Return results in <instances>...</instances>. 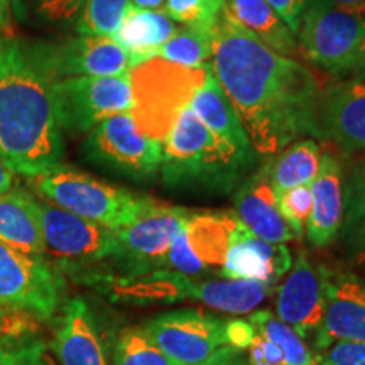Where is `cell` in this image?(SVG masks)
I'll use <instances>...</instances> for the list:
<instances>
[{
	"instance_id": "cell-1",
	"label": "cell",
	"mask_w": 365,
	"mask_h": 365,
	"mask_svg": "<svg viewBox=\"0 0 365 365\" xmlns=\"http://www.w3.org/2000/svg\"><path fill=\"white\" fill-rule=\"evenodd\" d=\"M210 65L257 156L272 158L307 137L317 140V76L242 29L225 9L213 31Z\"/></svg>"
},
{
	"instance_id": "cell-2",
	"label": "cell",
	"mask_w": 365,
	"mask_h": 365,
	"mask_svg": "<svg viewBox=\"0 0 365 365\" xmlns=\"http://www.w3.org/2000/svg\"><path fill=\"white\" fill-rule=\"evenodd\" d=\"M56 75L43 43L6 36L0 43V161L38 178L61 164L63 130L54 107Z\"/></svg>"
},
{
	"instance_id": "cell-3",
	"label": "cell",
	"mask_w": 365,
	"mask_h": 365,
	"mask_svg": "<svg viewBox=\"0 0 365 365\" xmlns=\"http://www.w3.org/2000/svg\"><path fill=\"white\" fill-rule=\"evenodd\" d=\"M249 168L200 122L190 105L163 140L161 175L170 188L227 193Z\"/></svg>"
},
{
	"instance_id": "cell-4",
	"label": "cell",
	"mask_w": 365,
	"mask_h": 365,
	"mask_svg": "<svg viewBox=\"0 0 365 365\" xmlns=\"http://www.w3.org/2000/svg\"><path fill=\"white\" fill-rule=\"evenodd\" d=\"M207 70L208 65L202 70H191L158 56L130 68L129 113L139 130L163 144L178 115L188 107L195 91L203 85Z\"/></svg>"
},
{
	"instance_id": "cell-5",
	"label": "cell",
	"mask_w": 365,
	"mask_h": 365,
	"mask_svg": "<svg viewBox=\"0 0 365 365\" xmlns=\"http://www.w3.org/2000/svg\"><path fill=\"white\" fill-rule=\"evenodd\" d=\"M33 181L36 191L46 202L110 230L129 225L148 198L108 185L63 163L33 178Z\"/></svg>"
},
{
	"instance_id": "cell-6",
	"label": "cell",
	"mask_w": 365,
	"mask_h": 365,
	"mask_svg": "<svg viewBox=\"0 0 365 365\" xmlns=\"http://www.w3.org/2000/svg\"><path fill=\"white\" fill-rule=\"evenodd\" d=\"M296 38L301 53L314 66L330 75H349L365 51V11H349L313 0Z\"/></svg>"
},
{
	"instance_id": "cell-7",
	"label": "cell",
	"mask_w": 365,
	"mask_h": 365,
	"mask_svg": "<svg viewBox=\"0 0 365 365\" xmlns=\"http://www.w3.org/2000/svg\"><path fill=\"white\" fill-rule=\"evenodd\" d=\"M86 161L134 181H149L161 171L163 144L139 130L129 112L117 113L93 130L83 143Z\"/></svg>"
},
{
	"instance_id": "cell-8",
	"label": "cell",
	"mask_w": 365,
	"mask_h": 365,
	"mask_svg": "<svg viewBox=\"0 0 365 365\" xmlns=\"http://www.w3.org/2000/svg\"><path fill=\"white\" fill-rule=\"evenodd\" d=\"M271 291L269 284L252 281H191L180 272L156 271L137 276L130 282L129 293L134 298L150 299H193L208 308L225 313L244 314L252 312L266 299Z\"/></svg>"
},
{
	"instance_id": "cell-9",
	"label": "cell",
	"mask_w": 365,
	"mask_h": 365,
	"mask_svg": "<svg viewBox=\"0 0 365 365\" xmlns=\"http://www.w3.org/2000/svg\"><path fill=\"white\" fill-rule=\"evenodd\" d=\"M191 213V210L173 207L148 196L134 220L115 230L117 252L113 259L129 269L127 277L164 266L173 240Z\"/></svg>"
},
{
	"instance_id": "cell-10",
	"label": "cell",
	"mask_w": 365,
	"mask_h": 365,
	"mask_svg": "<svg viewBox=\"0 0 365 365\" xmlns=\"http://www.w3.org/2000/svg\"><path fill=\"white\" fill-rule=\"evenodd\" d=\"M63 291V277L46 259L29 257L0 242V308L51 319Z\"/></svg>"
},
{
	"instance_id": "cell-11",
	"label": "cell",
	"mask_w": 365,
	"mask_h": 365,
	"mask_svg": "<svg viewBox=\"0 0 365 365\" xmlns=\"http://www.w3.org/2000/svg\"><path fill=\"white\" fill-rule=\"evenodd\" d=\"M54 107L61 130L73 135L88 134L107 118L130 110L129 75L58 80L54 85Z\"/></svg>"
},
{
	"instance_id": "cell-12",
	"label": "cell",
	"mask_w": 365,
	"mask_h": 365,
	"mask_svg": "<svg viewBox=\"0 0 365 365\" xmlns=\"http://www.w3.org/2000/svg\"><path fill=\"white\" fill-rule=\"evenodd\" d=\"M143 328L175 365L207 364L230 349L225 339V319L200 309L163 313Z\"/></svg>"
},
{
	"instance_id": "cell-13",
	"label": "cell",
	"mask_w": 365,
	"mask_h": 365,
	"mask_svg": "<svg viewBox=\"0 0 365 365\" xmlns=\"http://www.w3.org/2000/svg\"><path fill=\"white\" fill-rule=\"evenodd\" d=\"M38 213L44 257L49 255L65 269L98 264L115 255V230L73 215L46 200H38Z\"/></svg>"
},
{
	"instance_id": "cell-14",
	"label": "cell",
	"mask_w": 365,
	"mask_h": 365,
	"mask_svg": "<svg viewBox=\"0 0 365 365\" xmlns=\"http://www.w3.org/2000/svg\"><path fill=\"white\" fill-rule=\"evenodd\" d=\"M317 140L365 154V80L349 78L322 88L317 108Z\"/></svg>"
},
{
	"instance_id": "cell-15",
	"label": "cell",
	"mask_w": 365,
	"mask_h": 365,
	"mask_svg": "<svg viewBox=\"0 0 365 365\" xmlns=\"http://www.w3.org/2000/svg\"><path fill=\"white\" fill-rule=\"evenodd\" d=\"M325 309L318 331V349L335 340L365 341V279L352 272H330L323 267Z\"/></svg>"
},
{
	"instance_id": "cell-16",
	"label": "cell",
	"mask_w": 365,
	"mask_h": 365,
	"mask_svg": "<svg viewBox=\"0 0 365 365\" xmlns=\"http://www.w3.org/2000/svg\"><path fill=\"white\" fill-rule=\"evenodd\" d=\"M44 53L58 80L125 76L130 71L127 53L103 36L78 34L61 44H44Z\"/></svg>"
},
{
	"instance_id": "cell-17",
	"label": "cell",
	"mask_w": 365,
	"mask_h": 365,
	"mask_svg": "<svg viewBox=\"0 0 365 365\" xmlns=\"http://www.w3.org/2000/svg\"><path fill=\"white\" fill-rule=\"evenodd\" d=\"M325 309L323 267H314L307 254H299L287 277L277 289V318L299 336L317 330Z\"/></svg>"
},
{
	"instance_id": "cell-18",
	"label": "cell",
	"mask_w": 365,
	"mask_h": 365,
	"mask_svg": "<svg viewBox=\"0 0 365 365\" xmlns=\"http://www.w3.org/2000/svg\"><path fill=\"white\" fill-rule=\"evenodd\" d=\"M312 215L307 232L314 247H327L339 235L345 218L346 181L340 158L323 149L318 175L312 182Z\"/></svg>"
},
{
	"instance_id": "cell-19",
	"label": "cell",
	"mask_w": 365,
	"mask_h": 365,
	"mask_svg": "<svg viewBox=\"0 0 365 365\" xmlns=\"http://www.w3.org/2000/svg\"><path fill=\"white\" fill-rule=\"evenodd\" d=\"M190 108L230 153H234L247 166H252L257 154H255L252 143H250L235 108L232 107L225 91L222 90V86L213 76L212 65H208L207 78L203 85L195 91Z\"/></svg>"
},
{
	"instance_id": "cell-20",
	"label": "cell",
	"mask_w": 365,
	"mask_h": 365,
	"mask_svg": "<svg viewBox=\"0 0 365 365\" xmlns=\"http://www.w3.org/2000/svg\"><path fill=\"white\" fill-rule=\"evenodd\" d=\"M291 269V254L282 244H269L242 228L232 240L222 276L227 279L271 284Z\"/></svg>"
},
{
	"instance_id": "cell-21",
	"label": "cell",
	"mask_w": 365,
	"mask_h": 365,
	"mask_svg": "<svg viewBox=\"0 0 365 365\" xmlns=\"http://www.w3.org/2000/svg\"><path fill=\"white\" fill-rule=\"evenodd\" d=\"M235 215L257 239L284 244L296 239L277 207V196L261 173L249 178L235 193Z\"/></svg>"
},
{
	"instance_id": "cell-22",
	"label": "cell",
	"mask_w": 365,
	"mask_h": 365,
	"mask_svg": "<svg viewBox=\"0 0 365 365\" xmlns=\"http://www.w3.org/2000/svg\"><path fill=\"white\" fill-rule=\"evenodd\" d=\"M54 352L61 365H108L85 301L71 299L63 308L54 335Z\"/></svg>"
},
{
	"instance_id": "cell-23",
	"label": "cell",
	"mask_w": 365,
	"mask_h": 365,
	"mask_svg": "<svg viewBox=\"0 0 365 365\" xmlns=\"http://www.w3.org/2000/svg\"><path fill=\"white\" fill-rule=\"evenodd\" d=\"M0 242L29 257L46 259L38 200L26 190L0 195Z\"/></svg>"
},
{
	"instance_id": "cell-24",
	"label": "cell",
	"mask_w": 365,
	"mask_h": 365,
	"mask_svg": "<svg viewBox=\"0 0 365 365\" xmlns=\"http://www.w3.org/2000/svg\"><path fill=\"white\" fill-rule=\"evenodd\" d=\"M178 27L163 11L130 7L113 41L127 53L130 68L156 56L158 49L176 34Z\"/></svg>"
},
{
	"instance_id": "cell-25",
	"label": "cell",
	"mask_w": 365,
	"mask_h": 365,
	"mask_svg": "<svg viewBox=\"0 0 365 365\" xmlns=\"http://www.w3.org/2000/svg\"><path fill=\"white\" fill-rule=\"evenodd\" d=\"M242 228V222L232 212H193L185 225L186 245L205 267L223 266L232 240Z\"/></svg>"
},
{
	"instance_id": "cell-26",
	"label": "cell",
	"mask_w": 365,
	"mask_h": 365,
	"mask_svg": "<svg viewBox=\"0 0 365 365\" xmlns=\"http://www.w3.org/2000/svg\"><path fill=\"white\" fill-rule=\"evenodd\" d=\"M225 12L274 53L286 58L298 54V38L266 0H225Z\"/></svg>"
},
{
	"instance_id": "cell-27",
	"label": "cell",
	"mask_w": 365,
	"mask_h": 365,
	"mask_svg": "<svg viewBox=\"0 0 365 365\" xmlns=\"http://www.w3.org/2000/svg\"><path fill=\"white\" fill-rule=\"evenodd\" d=\"M323 148L314 139H299L269 159L261 175L276 196L291 188L312 185L318 175Z\"/></svg>"
},
{
	"instance_id": "cell-28",
	"label": "cell",
	"mask_w": 365,
	"mask_h": 365,
	"mask_svg": "<svg viewBox=\"0 0 365 365\" xmlns=\"http://www.w3.org/2000/svg\"><path fill=\"white\" fill-rule=\"evenodd\" d=\"M33 317L9 312L0 328V365H53Z\"/></svg>"
},
{
	"instance_id": "cell-29",
	"label": "cell",
	"mask_w": 365,
	"mask_h": 365,
	"mask_svg": "<svg viewBox=\"0 0 365 365\" xmlns=\"http://www.w3.org/2000/svg\"><path fill=\"white\" fill-rule=\"evenodd\" d=\"M213 34L180 27L176 34L158 49L156 56L173 65L202 70L212 63Z\"/></svg>"
},
{
	"instance_id": "cell-30",
	"label": "cell",
	"mask_w": 365,
	"mask_h": 365,
	"mask_svg": "<svg viewBox=\"0 0 365 365\" xmlns=\"http://www.w3.org/2000/svg\"><path fill=\"white\" fill-rule=\"evenodd\" d=\"M250 325L276 344L284 355V365H317V359L309 354L308 346L303 344L299 335L289 325L276 318L271 312H257L250 317Z\"/></svg>"
},
{
	"instance_id": "cell-31",
	"label": "cell",
	"mask_w": 365,
	"mask_h": 365,
	"mask_svg": "<svg viewBox=\"0 0 365 365\" xmlns=\"http://www.w3.org/2000/svg\"><path fill=\"white\" fill-rule=\"evenodd\" d=\"M129 9V0H86L76 19V33L113 38Z\"/></svg>"
},
{
	"instance_id": "cell-32",
	"label": "cell",
	"mask_w": 365,
	"mask_h": 365,
	"mask_svg": "<svg viewBox=\"0 0 365 365\" xmlns=\"http://www.w3.org/2000/svg\"><path fill=\"white\" fill-rule=\"evenodd\" d=\"M223 9L225 0H166L163 12L182 27L213 34Z\"/></svg>"
},
{
	"instance_id": "cell-33",
	"label": "cell",
	"mask_w": 365,
	"mask_h": 365,
	"mask_svg": "<svg viewBox=\"0 0 365 365\" xmlns=\"http://www.w3.org/2000/svg\"><path fill=\"white\" fill-rule=\"evenodd\" d=\"M115 365H175L149 339L144 328H125L113 350Z\"/></svg>"
},
{
	"instance_id": "cell-34",
	"label": "cell",
	"mask_w": 365,
	"mask_h": 365,
	"mask_svg": "<svg viewBox=\"0 0 365 365\" xmlns=\"http://www.w3.org/2000/svg\"><path fill=\"white\" fill-rule=\"evenodd\" d=\"M277 207H279L281 215L284 217L296 239H299L304 234V228H307L309 215H312V185L282 191L277 195Z\"/></svg>"
},
{
	"instance_id": "cell-35",
	"label": "cell",
	"mask_w": 365,
	"mask_h": 365,
	"mask_svg": "<svg viewBox=\"0 0 365 365\" xmlns=\"http://www.w3.org/2000/svg\"><path fill=\"white\" fill-rule=\"evenodd\" d=\"M346 212L359 254L365 257V166L357 168L346 182Z\"/></svg>"
},
{
	"instance_id": "cell-36",
	"label": "cell",
	"mask_w": 365,
	"mask_h": 365,
	"mask_svg": "<svg viewBox=\"0 0 365 365\" xmlns=\"http://www.w3.org/2000/svg\"><path fill=\"white\" fill-rule=\"evenodd\" d=\"M86 0H29L38 19L49 24H68L80 17Z\"/></svg>"
},
{
	"instance_id": "cell-37",
	"label": "cell",
	"mask_w": 365,
	"mask_h": 365,
	"mask_svg": "<svg viewBox=\"0 0 365 365\" xmlns=\"http://www.w3.org/2000/svg\"><path fill=\"white\" fill-rule=\"evenodd\" d=\"M317 365H365V341H336Z\"/></svg>"
},
{
	"instance_id": "cell-38",
	"label": "cell",
	"mask_w": 365,
	"mask_h": 365,
	"mask_svg": "<svg viewBox=\"0 0 365 365\" xmlns=\"http://www.w3.org/2000/svg\"><path fill=\"white\" fill-rule=\"evenodd\" d=\"M274 11L279 14V17L286 22L287 27L298 34L301 19L307 12L309 0H266Z\"/></svg>"
},
{
	"instance_id": "cell-39",
	"label": "cell",
	"mask_w": 365,
	"mask_h": 365,
	"mask_svg": "<svg viewBox=\"0 0 365 365\" xmlns=\"http://www.w3.org/2000/svg\"><path fill=\"white\" fill-rule=\"evenodd\" d=\"M255 336H257V333H255V328L249 322H244V319H230V322H225L227 345L232 346V349H250Z\"/></svg>"
},
{
	"instance_id": "cell-40",
	"label": "cell",
	"mask_w": 365,
	"mask_h": 365,
	"mask_svg": "<svg viewBox=\"0 0 365 365\" xmlns=\"http://www.w3.org/2000/svg\"><path fill=\"white\" fill-rule=\"evenodd\" d=\"M254 344L259 346L264 360L269 365H284V355H282L281 349L276 344H272L271 340H267L266 336L257 335L254 339Z\"/></svg>"
},
{
	"instance_id": "cell-41",
	"label": "cell",
	"mask_w": 365,
	"mask_h": 365,
	"mask_svg": "<svg viewBox=\"0 0 365 365\" xmlns=\"http://www.w3.org/2000/svg\"><path fill=\"white\" fill-rule=\"evenodd\" d=\"M313 2V0H309ZM318 2H325L328 6L349 9V11H365V0H318Z\"/></svg>"
},
{
	"instance_id": "cell-42",
	"label": "cell",
	"mask_w": 365,
	"mask_h": 365,
	"mask_svg": "<svg viewBox=\"0 0 365 365\" xmlns=\"http://www.w3.org/2000/svg\"><path fill=\"white\" fill-rule=\"evenodd\" d=\"M237 352H239V350L232 349V346H230V349H228L225 354L218 355L217 359L210 360V362L202 364V365H244L239 359H237Z\"/></svg>"
},
{
	"instance_id": "cell-43",
	"label": "cell",
	"mask_w": 365,
	"mask_h": 365,
	"mask_svg": "<svg viewBox=\"0 0 365 365\" xmlns=\"http://www.w3.org/2000/svg\"><path fill=\"white\" fill-rule=\"evenodd\" d=\"M14 185V173L0 161V195L7 193L9 190H12Z\"/></svg>"
},
{
	"instance_id": "cell-44",
	"label": "cell",
	"mask_w": 365,
	"mask_h": 365,
	"mask_svg": "<svg viewBox=\"0 0 365 365\" xmlns=\"http://www.w3.org/2000/svg\"><path fill=\"white\" fill-rule=\"evenodd\" d=\"M11 24V0H0V34L7 31Z\"/></svg>"
},
{
	"instance_id": "cell-45",
	"label": "cell",
	"mask_w": 365,
	"mask_h": 365,
	"mask_svg": "<svg viewBox=\"0 0 365 365\" xmlns=\"http://www.w3.org/2000/svg\"><path fill=\"white\" fill-rule=\"evenodd\" d=\"M130 7L144 9V11H159L166 0H129Z\"/></svg>"
},
{
	"instance_id": "cell-46",
	"label": "cell",
	"mask_w": 365,
	"mask_h": 365,
	"mask_svg": "<svg viewBox=\"0 0 365 365\" xmlns=\"http://www.w3.org/2000/svg\"><path fill=\"white\" fill-rule=\"evenodd\" d=\"M352 78H359V80H365V51L362 54V58H360L357 68H355L354 73H352Z\"/></svg>"
},
{
	"instance_id": "cell-47",
	"label": "cell",
	"mask_w": 365,
	"mask_h": 365,
	"mask_svg": "<svg viewBox=\"0 0 365 365\" xmlns=\"http://www.w3.org/2000/svg\"><path fill=\"white\" fill-rule=\"evenodd\" d=\"M4 318H6V312H4V309H2V308H0V328H2Z\"/></svg>"
},
{
	"instance_id": "cell-48",
	"label": "cell",
	"mask_w": 365,
	"mask_h": 365,
	"mask_svg": "<svg viewBox=\"0 0 365 365\" xmlns=\"http://www.w3.org/2000/svg\"><path fill=\"white\" fill-rule=\"evenodd\" d=\"M4 38H6V36H4V34H0V43H2V39H4Z\"/></svg>"
}]
</instances>
